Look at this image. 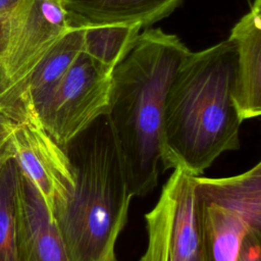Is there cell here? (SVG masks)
Returning <instances> with one entry per match:
<instances>
[{"instance_id": "cell-1", "label": "cell", "mask_w": 261, "mask_h": 261, "mask_svg": "<svg viewBox=\"0 0 261 261\" xmlns=\"http://www.w3.org/2000/svg\"><path fill=\"white\" fill-rule=\"evenodd\" d=\"M190 54L177 36L148 29L112 70L106 115L133 196H146L158 185L165 103Z\"/></svg>"}, {"instance_id": "cell-2", "label": "cell", "mask_w": 261, "mask_h": 261, "mask_svg": "<svg viewBox=\"0 0 261 261\" xmlns=\"http://www.w3.org/2000/svg\"><path fill=\"white\" fill-rule=\"evenodd\" d=\"M237 49L227 39L191 52L167 95L162 136L164 169L200 176L222 153L241 146L243 122L233 101Z\"/></svg>"}, {"instance_id": "cell-3", "label": "cell", "mask_w": 261, "mask_h": 261, "mask_svg": "<svg viewBox=\"0 0 261 261\" xmlns=\"http://www.w3.org/2000/svg\"><path fill=\"white\" fill-rule=\"evenodd\" d=\"M63 148L74 169L75 188L55 222L70 261H117L115 245L134 196L106 113Z\"/></svg>"}, {"instance_id": "cell-4", "label": "cell", "mask_w": 261, "mask_h": 261, "mask_svg": "<svg viewBox=\"0 0 261 261\" xmlns=\"http://www.w3.org/2000/svg\"><path fill=\"white\" fill-rule=\"evenodd\" d=\"M8 23L0 53V109L29 122L24 94L29 79L69 29L63 5L54 0H20Z\"/></svg>"}, {"instance_id": "cell-5", "label": "cell", "mask_w": 261, "mask_h": 261, "mask_svg": "<svg viewBox=\"0 0 261 261\" xmlns=\"http://www.w3.org/2000/svg\"><path fill=\"white\" fill-rule=\"evenodd\" d=\"M145 221L148 244L140 261H200L196 176L190 171L173 169Z\"/></svg>"}, {"instance_id": "cell-6", "label": "cell", "mask_w": 261, "mask_h": 261, "mask_svg": "<svg viewBox=\"0 0 261 261\" xmlns=\"http://www.w3.org/2000/svg\"><path fill=\"white\" fill-rule=\"evenodd\" d=\"M111 73L84 50L39 117L40 125L65 147L107 112Z\"/></svg>"}, {"instance_id": "cell-7", "label": "cell", "mask_w": 261, "mask_h": 261, "mask_svg": "<svg viewBox=\"0 0 261 261\" xmlns=\"http://www.w3.org/2000/svg\"><path fill=\"white\" fill-rule=\"evenodd\" d=\"M14 159L34 184L54 220L69 204L75 174L63 147L39 124L18 123L13 137Z\"/></svg>"}, {"instance_id": "cell-8", "label": "cell", "mask_w": 261, "mask_h": 261, "mask_svg": "<svg viewBox=\"0 0 261 261\" xmlns=\"http://www.w3.org/2000/svg\"><path fill=\"white\" fill-rule=\"evenodd\" d=\"M16 242L18 261H70L54 218L37 188L19 167Z\"/></svg>"}, {"instance_id": "cell-9", "label": "cell", "mask_w": 261, "mask_h": 261, "mask_svg": "<svg viewBox=\"0 0 261 261\" xmlns=\"http://www.w3.org/2000/svg\"><path fill=\"white\" fill-rule=\"evenodd\" d=\"M237 49L233 101L242 120L261 116V21L246 13L228 37Z\"/></svg>"}, {"instance_id": "cell-10", "label": "cell", "mask_w": 261, "mask_h": 261, "mask_svg": "<svg viewBox=\"0 0 261 261\" xmlns=\"http://www.w3.org/2000/svg\"><path fill=\"white\" fill-rule=\"evenodd\" d=\"M182 0H67L63 5L69 28L139 24L143 28L167 17Z\"/></svg>"}, {"instance_id": "cell-11", "label": "cell", "mask_w": 261, "mask_h": 261, "mask_svg": "<svg viewBox=\"0 0 261 261\" xmlns=\"http://www.w3.org/2000/svg\"><path fill=\"white\" fill-rule=\"evenodd\" d=\"M84 28H69L32 72L24 94L29 123L40 125V115L84 50Z\"/></svg>"}, {"instance_id": "cell-12", "label": "cell", "mask_w": 261, "mask_h": 261, "mask_svg": "<svg viewBox=\"0 0 261 261\" xmlns=\"http://www.w3.org/2000/svg\"><path fill=\"white\" fill-rule=\"evenodd\" d=\"M196 193L200 198L233 208L246 225L261 236V160L237 175L196 176Z\"/></svg>"}, {"instance_id": "cell-13", "label": "cell", "mask_w": 261, "mask_h": 261, "mask_svg": "<svg viewBox=\"0 0 261 261\" xmlns=\"http://www.w3.org/2000/svg\"><path fill=\"white\" fill-rule=\"evenodd\" d=\"M201 228L200 261H237L247 225L233 208L197 196Z\"/></svg>"}, {"instance_id": "cell-14", "label": "cell", "mask_w": 261, "mask_h": 261, "mask_svg": "<svg viewBox=\"0 0 261 261\" xmlns=\"http://www.w3.org/2000/svg\"><path fill=\"white\" fill-rule=\"evenodd\" d=\"M142 29L125 23L84 28V51L112 71L130 51Z\"/></svg>"}, {"instance_id": "cell-15", "label": "cell", "mask_w": 261, "mask_h": 261, "mask_svg": "<svg viewBox=\"0 0 261 261\" xmlns=\"http://www.w3.org/2000/svg\"><path fill=\"white\" fill-rule=\"evenodd\" d=\"M18 165L14 157L0 167V261H18L16 196Z\"/></svg>"}, {"instance_id": "cell-16", "label": "cell", "mask_w": 261, "mask_h": 261, "mask_svg": "<svg viewBox=\"0 0 261 261\" xmlns=\"http://www.w3.org/2000/svg\"><path fill=\"white\" fill-rule=\"evenodd\" d=\"M18 122L0 109V167L9 158L14 157L13 137Z\"/></svg>"}, {"instance_id": "cell-17", "label": "cell", "mask_w": 261, "mask_h": 261, "mask_svg": "<svg viewBox=\"0 0 261 261\" xmlns=\"http://www.w3.org/2000/svg\"><path fill=\"white\" fill-rule=\"evenodd\" d=\"M237 261H261V236L248 226L240 245Z\"/></svg>"}, {"instance_id": "cell-18", "label": "cell", "mask_w": 261, "mask_h": 261, "mask_svg": "<svg viewBox=\"0 0 261 261\" xmlns=\"http://www.w3.org/2000/svg\"><path fill=\"white\" fill-rule=\"evenodd\" d=\"M20 0H0V52L7 25Z\"/></svg>"}, {"instance_id": "cell-19", "label": "cell", "mask_w": 261, "mask_h": 261, "mask_svg": "<svg viewBox=\"0 0 261 261\" xmlns=\"http://www.w3.org/2000/svg\"><path fill=\"white\" fill-rule=\"evenodd\" d=\"M251 11L259 18L261 21V0H254Z\"/></svg>"}, {"instance_id": "cell-20", "label": "cell", "mask_w": 261, "mask_h": 261, "mask_svg": "<svg viewBox=\"0 0 261 261\" xmlns=\"http://www.w3.org/2000/svg\"><path fill=\"white\" fill-rule=\"evenodd\" d=\"M54 1H56V2H59V3H61L62 5H64V4L67 2V0H54Z\"/></svg>"}, {"instance_id": "cell-21", "label": "cell", "mask_w": 261, "mask_h": 261, "mask_svg": "<svg viewBox=\"0 0 261 261\" xmlns=\"http://www.w3.org/2000/svg\"><path fill=\"white\" fill-rule=\"evenodd\" d=\"M1 94H2V86H1V79H0V98H1Z\"/></svg>"}]
</instances>
